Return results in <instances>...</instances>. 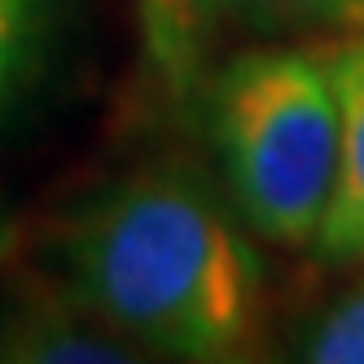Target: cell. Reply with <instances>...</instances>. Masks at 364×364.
<instances>
[{"label": "cell", "mask_w": 364, "mask_h": 364, "mask_svg": "<svg viewBox=\"0 0 364 364\" xmlns=\"http://www.w3.org/2000/svg\"><path fill=\"white\" fill-rule=\"evenodd\" d=\"M70 294L141 355L242 360L264 325V268L189 167H136L62 228Z\"/></svg>", "instance_id": "cell-1"}, {"label": "cell", "mask_w": 364, "mask_h": 364, "mask_svg": "<svg viewBox=\"0 0 364 364\" xmlns=\"http://www.w3.org/2000/svg\"><path fill=\"white\" fill-rule=\"evenodd\" d=\"M228 198L250 232L303 250L316 237L338 159V97L316 48H250L206 88Z\"/></svg>", "instance_id": "cell-2"}, {"label": "cell", "mask_w": 364, "mask_h": 364, "mask_svg": "<svg viewBox=\"0 0 364 364\" xmlns=\"http://www.w3.org/2000/svg\"><path fill=\"white\" fill-rule=\"evenodd\" d=\"M0 360L9 364H127L141 360L127 338L101 325L70 290L18 294L0 311Z\"/></svg>", "instance_id": "cell-3"}, {"label": "cell", "mask_w": 364, "mask_h": 364, "mask_svg": "<svg viewBox=\"0 0 364 364\" xmlns=\"http://www.w3.org/2000/svg\"><path fill=\"white\" fill-rule=\"evenodd\" d=\"M333 97H338V159L333 185L321 211L311 250L329 264L364 259V40L329 53Z\"/></svg>", "instance_id": "cell-4"}, {"label": "cell", "mask_w": 364, "mask_h": 364, "mask_svg": "<svg viewBox=\"0 0 364 364\" xmlns=\"http://www.w3.org/2000/svg\"><path fill=\"white\" fill-rule=\"evenodd\" d=\"M132 5L154 84L176 101H193L206 53V5L202 0H132Z\"/></svg>", "instance_id": "cell-5"}, {"label": "cell", "mask_w": 364, "mask_h": 364, "mask_svg": "<svg viewBox=\"0 0 364 364\" xmlns=\"http://www.w3.org/2000/svg\"><path fill=\"white\" fill-rule=\"evenodd\" d=\"M303 360L316 364H364V281L329 303L303 338Z\"/></svg>", "instance_id": "cell-6"}, {"label": "cell", "mask_w": 364, "mask_h": 364, "mask_svg": "<svg viewBox=\"0 0 364 364\" xmlns=\"http://www.w3.org/2000/svg\"><path fill=\"white\" fill-rule=\"evenodd\" d=\"M206 18L224 14L246 27H316V22L355 18L360 0H202Z\"/></svg>", "instance_id": "cell-7"}, {"label": "cell", "mask_w": 364, "mask_h": 364, "mask_svg": "<svg viewBox=\"0 0 364 364\" xmlns=\"http://www.w3.org/2000/svg\"><path fill=\"white\" fill-rule=\"evenodd\" d=\"M44 0H0V110L9 106L18 80L27 75Z\"/></svg>", "instance_id": "cell-8"}, {"label": "cell", "mask_w": 364, "mask_h": 364, "mask_svg": "<svg viewBox=\"0 0 364 364\" xmlns=\"http://www.w3.org/2000/svg\"><path fill=\"white\" fill-rule=\"evenodd\" d=\"M14 246V224H9V215L5 211H0V255H5Z\"/></svg>", "instance_id": "cell-9"}, {"label": "cell", "mask_w": 364, "mask_h": 364, "mask_svg": "<svg viewBox=\"0 0 364 364\" xmlns=\"http://www.w3.org/2000/svg\"><path fill=\"white\" fill-rule=\"evenodd\" d=\"M355 18H364V0H360V5H355Z\"/></svg>", "instance_id": "cell-10"}]
</instances>
